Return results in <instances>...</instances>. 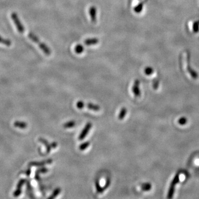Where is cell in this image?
<instances>
[{
  "mask_svg": "<svg viewBox=\"0 0 199 199\" xmlns=\"http://www.w3.org/2000/svg\"><path fill=\"white\" fill-rule=\"evenodd\" d=\"M28 37L29 39L32 41L33 42H34L35 43H36L37 44L38 46L40 48V49L42 50V52L44 53V54L49 56L51 55L52 52L50 49L47 46H46V44L42 43L41 41H40V40L38 39V38L32 33H29L28 34Z\"/></svg>",
  "mask_w": 199,
  "mask_h": 199,
  "instance_id": "cell-1",
  "label": "cell"
},
{
  "mask_svg": "<svg viewBox=\"0 0 199 199\" xmlns=\"http://www.w3.org/2000/svg\"><path fill=\"white\" fill-rule=\"evenodd\" d=\"M193 30L195 33H198L199 30V22H195L193 25Z\"/></svg>",
  "mask_w": 199,
  "mask_h": 199,
  "instance_id": "cell-20",
  "label": "cell"
},
{
  "mask_svg": "<svg viewBox=\"0 0 199 199\" xmlns=\"http://www.w3.org/2000/svg\"><path fill=\"white\" fill-rule=\"evenodd\" d=\"M99 39L96 38H92V39H86L85 41H84V43L86 46H91V45H95L97 43H99Z\"/></svg>",
  "mask_w": 199,
  "mask_h": 199,
  "instance_id": "cell-7",
  "label": "cell"
},
{
  "mask_svg": "<svg viewBox=\"0 0 199 199\" xmlns=\"http://www.w3.org/2000/svg\"><path fill=\"white\" fill-rule=\"evenodd\" d=\"M179 175H176L175 178H174V180L173 181L172 183L170 185V189H169V191L168 193V198H171L172 197V196L173 195L174 191V187H175V185L178 183L179 182Z\"/></svg>",
  "mask_w": 199,
  "mask_h": 199,
  "instance_id": "cell-4",
  "label": "cell"
},
{
  "mask_svg": "<svg viewBox=\"0 0 199 199\" xmlns=\"http://www.w3.org/2000/svg\"><path fill=\"white\" fill-rule=\"evenodd\" d=\"M90 145V142L89 141H86V142L82 143L81 145L79 146V149L81 150H84L86 149L87 147H89Z\"/></svg>",
  "mask_w": 199,
  "mask_h": 199,
  "instance_id": "cell-15",
  "label": "cell"
},
{
  "mask_svg": "<svg viewBox=\"0 0 199 199\" xmlns=\"http://www.w3.org/2000/svg\"><path fill=\"white\" fill-rule=\"evenodd\" d=\"M145 73L146 75H151L153 73V69L151 67H147L146 68L145 70Z\"/></svg>",
  "mask_w": 199,
  "mask_h": 199,
  "instance_id": "cell-19",
  "label": "cell"
},
{
  "mask_svg": "<svg viewBox=\"0 0 199 199\" xmlns=\"http://www.w3.org/2000/svg\"><path fill=\"white\" fill-rule=\"evenodd\" d=\"M86 107L89 109H90L91 110L95 111H98L100 110V107L99 105H95V104H91V103H88V104H86Z\"/></svg>",
  "mask_w": 199,
  "mask_h": 199,
  "instance_id": "cell-8",
  "label": "cell"
},
{
  "mask_svg": "<svg viewBox=\"0 0 199 199\" xmlns=\"http://www.w3.org/2000/svg\"><path fill=\"white\" fill-rule=\"evenodd\" d=\"M95 185L97 191L99 193H102V192H104V191L105 190L104 187H101L100 186V185L99 184V182H98V181H96V182Z\"/></svg>",
  "mask_w": 199,
  "mask_h": 199,
  "instance_id": "cell-17",
  "label": "cell"
},
{
  "mask_svg": "<svg viewBox=\"0 0 199 199\" xmlns=\"http://www.w3.org/2000/svg\"><path fill=\"white\" fill-rule=\"evenodd\" d=\"M90 15L91 16V20L92 22L94 23L96 22V9L95 7H91L90 8Z\"/></svg>",
  "mask_w": 199,
  "mask_h": 199,
  "instance_id": "cell-6",
  "label": "cell"
},
{
  "mask_svg": "<svg viewBox=\"0 0 199 199\" xmlns=\"http://www.w3.org/2000/svg\"><path fill=\"white\" fill-rule=\"evenodd\" d=\"M52 162H53V161L52 159H49V160H47V161H43V162L34 163V164H32V166H43V165H44V164H50V163H52Z\"/></svg>",
  "mask_w": 199,
  "mask_h": 199,
  "instance_id": "cell-14",
  "label": "cell"
},
{
  "mask_svg": "<svg viewBox=\"0 0 199 199\" xmlns=\"http://www.w3.org/2000/svg\"><path fill=\"white\" fill-rule=\"evenodd\" d=\"M75 51L77 54H81L84 51V48L81 45H78L75 48Z\"/></svg>",
  "mask_w": 199,
  "mask_h": 199,
  "instance_id": "cell-18",
  "label": "cell"
},
{
  "mask_svg": "<svg viewBox=\"0 0 199 199\" xmlns=\"http://www.w3.org/2000/svg\"><path fill=\"white\" fill-rule=\"evenodd\" d=\"M152 185L149 183H145L141 185V189L143 191H149Z\"/></svg>",
  "mask_w": 199,
  "mask_h": 199,
  "instance_id": "cell-16",
  "label": "cell"
},
{
  "mask_svg": "<svg viewBox=\"0 0 199 199\" xmlns=\"http://www.w3.org/2000/svg\"><path fill=\"white\" fill-rule=\"evenodd\" d=\"M0 43L3 44L4 45L7 46H9L12 44V42L10 40H9L8 39H5L4 38L2 37L1 36H0Z\"/></svg>",
  "mask_w": 199,
  "mask_h": 199,
  "instance_id": "cell-9",
  "label": "cell"
},
{
  "mask_svg": "<svg viewBox=\"0 0 199 199\" xmlns=\"http://www.w3.org/2000/svg\"><path fill=\"white\" fill-rule=\"evenodd\" d=\"M110 184V180L108 179L107 180V182H106V184L105 185V187H104V189L105 190L106 189H107L108 187H109Z\"/></svg>",
  "mask_w": 199,
  "mask_h": 199,
  "instance_id": "cell-24",
  "label": "cell"
},
{
  "mask_svg": "<svg viewBox=\"0 0 199 199\" xmlns=\"http://www.w3.org/2000/svg\"><path fill=\"white\" fill-rule=\"evenodd\" d=\"M76 107L79 109H82L85 107V104L82 101H79L76 104Z\"/></svg>",
  "mask_w": 199,
  "mask_h": 199,
  "instance_id": "cell-21",
  "label": "cell"
},
{
  "mask_svg": "<svg viewBox=\"0 0 199 199\" xmlns=\"http://www.w3.org/2000/svg\"><path fill=\"white\" fill-rule=\"evenodd\" d=\"M127 111V110L126 108L125 107H123L121 110L120 112V113H119V115H118V118L119 120H122L124 118V117H125V116L126 115Z\"/></svg>",
  "mask_w": 199,
  "mask_h": 199,
  "instance_id": "cell-10",
  "label": "cell"
},
{
  "mask_svg": "<svg viewBox=\"0 0 199 199\" xmlns=\"http://www.w3.org/2000/svg\"><path fill=\"white\" fill-rule=\"evenodd\" d=\"M143 8V4H140L137 6V7L135 8V11L136 12H140L142 10Z\"/></svg>",
  "mask_w": 199,
  "mask_h": 199,
  "instance_id": "cell-22",
  "label": "cell"
},
{
  "mask_svg": "<svg viewBox=\"0 0 199 199\" xmlns=\"http://www.w3.org/2000/svg\"><path fill=\"white\" fill-rule=\"evenodd\" d=\"M179 122L180 124H184L187 122V119L185 118H182L179 120Z\"/></svg>",
  "mask_w": 199,
  "mask_h": 199,
  "instance_id": "cell-23",
  "label": "cell"
},
{
  "mask_svg": "<svg viewBox=\"0 0 199 199\" xmlns=\"http://www.w3.org/2000/svg\"><path fill=\"white\" fill-rule=\"evenodd\" d=\"M139 81L138 80H136L134 83V85L132 87V91L134 95L136 97H138L141 95V92L139 90Z\"/></svg>",
  "mask_w": 199,
  "mask_h": 199,
  "instance_id": "cell-5",
  "label": "cell"
},
{
  "mask_svg": "<svg viewBox=\"0 0 199 199\" xmlns=\"http://www.w3.org/2000/svg\"><path fill=\"white\" fill-rule=\"evenodd\" d=\"M39 141L41 142V143H43V144H44L45 145H46V153H49L50 152V150H51V148H52V146H51V145H50L48 143V142L47 141L43 139V138H40L39 139Z\"/></svg>",
  "mask_w": 199,
  "mask_h": 199,
  "instance_id": "cell-12",
  "label": "cell"
},
{
  "mask_svg": "<svg viewBox=\"0 0 199 199\" xmlns=\"http://www.w3.org/2000/svg\"><path fill=\"white\" fill-rule=\"evenodd\" d=\"M75 126V122L74 121H69L68 122L65 123L64 124H63V127L65 129H70V128H72L73 127H74Z\"/></svg>",
  "mask_w": 199,
  "mask_h": 199,
  "instance_id": "cell-13",
  "label": "cell"
},
{
  "mask_svg": "<svg viewBox=\"0 0 199 199\" xmlns=\"http://www.w3.org/2000/svg\"><path fill=\"white\" fill-rule=\"evenodd\" d=\"M11 18L16 26L17 29L20 33H23L25 32V27L19 19L16 13L13 12L11 14Z\"/></svg>",
  "mask_w": 199,
  "mask_h": 199,
  "instance_id": "cell-2",
  "label": "cell"
},
{
  "mask_svg": "<svg viewBox=\"0 0 199 199\" xmlns=\"http://www.w3.org/2000/svg\"><path fill=\"white\" fill-rule=\"evenodd\" d=\"M91 127H92V123H91V122H88V123H87V124H86V126L84 127V129H83L82 132L80 133V134L79 135V140H83V139H84L86 137V136H87V133L89 132V131L90 130Z\"/></svg>",
  "mask_w": 199,
  "mask_h": 199,
  "instance_id": "cell-3",
  "label": "cell"
},
{
  "mask_svg": "<svg viewBox=\"0 0 199 199\" xmlns=\"http://www.w3.org/2000/svg\"><path fill=\"white\" fill-rule=\"evenodd\" d=\"M57 145H58V144H57L56 142H53V143H52L51 144V146H52V148H56V147H57Z\"/></svg>",
  "mask_w": 199,
  "mask_h": 199,
  "instance_id": "cell-25",
  "label": "cell"
},
{
  "mask_svg": "<svg viewBox=\"0 0 199 199\" xmlns=\"http://www.w3.org/2000/svg\"><path fill=\"white\" fill-rule=\"evenodd\" d=\"M60 192H61V189L59 187L55 189L53 191V192L52 194V195H50L49 197L48 198V199H54L59 195V194L60 193Z\"/></svg>",
  "mask_w": 199,
  "mask_h": 199,
  "instance_id": "cell-11",
  "label": "cell"
}]
</instances>
